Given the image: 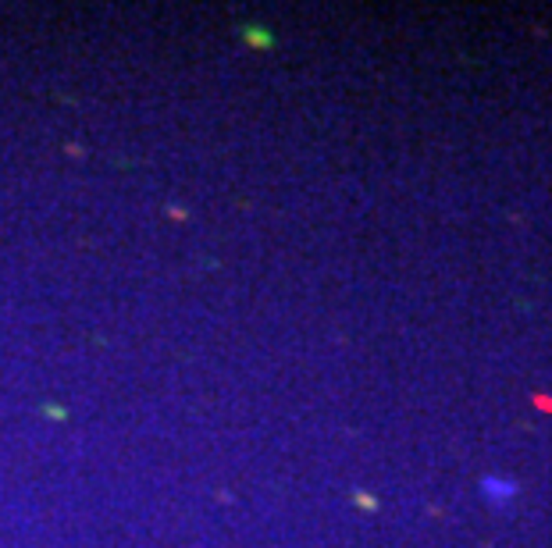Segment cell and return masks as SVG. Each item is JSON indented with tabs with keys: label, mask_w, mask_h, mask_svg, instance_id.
Wrapping results in <instances>:
<instances>
[{
	"label": "cell",
	"mask_w": 552,
	"mask_h": 548,
	"mask_svg": "<svg viewBox=\"0 0 552 548\" xmlns=\"http://www.w3.org/2000/svg\"><path fill=\"white\" fill-rule=\"evenodd\" d=\"M481 488H485L488 502H495V505H506L509 498L517 495V484H514V481H506V477H495V474H488Z\"/></svg>",
	"instance_id": "obj_1"
}]
</instances>
